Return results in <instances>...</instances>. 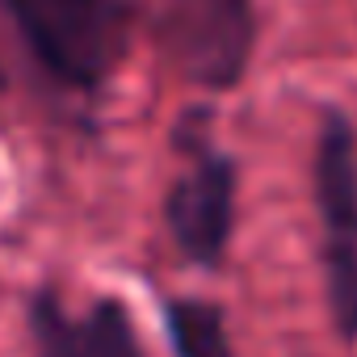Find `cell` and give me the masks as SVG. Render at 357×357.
I'll use <instances>...</instances> for the list:
<instances>
[{
  "instance_id": "obj_1",
  "label": "cell",
  "mask_w": 357,
  "mask_h": 357,
  "mask_svg": "<svg viewBox=\"0 0 357 357\" xmlns=\"http://www.w3.org/2000/svg\"><path fill=\"white\" fill-rule=\"evenodd\" d=\"M30 59L68 93L109 84L130 47V0H0Z\"/></svg>"
},
{
  "instance_id": "obj_5",
  "label": "cell",
  "mask_w": 357,
  "mask_h": 357,
  "mask_svg": "<svg viewBox=\"0 0 357 357\" xmlns=\"http://www.w3.org/2000/svg\"><path fill=\"white\" fill-rule=\"evenodd\" d=\"M26 319L34 357H147L126 307L114 294L93 298L84 311H76L68 307L63 290L43 286L34 290Z\"/></svg>"
},
{
  "instance_id": "obj_2",
  "label": "cell",
  "mask_w": 357,
  "mask_h": 357,
  "mask_svg": "<svg viewBox=\"0 0 357 357\" xmlns=\"http://www.w3.org/2000/svg\"><path fill=\"white\" fill-rule=\"evenodd\" d=\"M181 151L172 185L164 194V227L190 265H223L236 236V198L240 164L211 139V114L190 109L172 135Z\"/></svg>"
},
{
  "instance_id": "obj_3",
  "label": "cell",
  "mask_w": 357,
  "mask_h": 357,
  "mask_svg": "<svg viewBox=\"0 0 357 357\" xmlns=\"http://www.w3.org/2000/svg\"><path fill=\"white\" fill-rule=\"evenodd\" d=\"M311 194L319 215V265L332 328L357 344V126L328 105L311 155Z\"/></svg>"
},
{
  "instance_id": "obj_7",
  "label": "cell",
  "mask_w": 357,
  "mask_h": 357,
  "mask_svg": "<svg viewBox=\"0 0 357 357\" xmlns=\"http://www.w3.org/2000/svg\"><path fill=\"white\" fill-rule=\"evenodd\" d=\"M0 93H5V68H0Z\"/></svg>"
},
{
  "instance_id": "obj_6",
  "label": "cell",
  "mask_w": 357,
  "mask_h": 357,
  "mask_svg": "<svg viewBox=\"0 0 357 357\" xmlns=\"http://www.w3.org/2000/svg\"><path fill=\"white\" fill-rule=\"evenodd\" d=\"M164 332L176 357H236L227 315L211 298H168L164 303Z\"/></svg>"
},
{
  "instance_id": "obj_4",
  "label": "cell",
  "mask_w": 357,
  "mask_h": 357,
  "mask_svg": "<svg viewBox=\"0 0 357 357\" xmlns=\"http://www.w3.org/2000/svg\"><path fill=\"white\" fill-rule=\"evenodd\" d=\"M151 34L185 84L231 93L257 51V0H151Z\"/></svg>"
}]
</instances>
